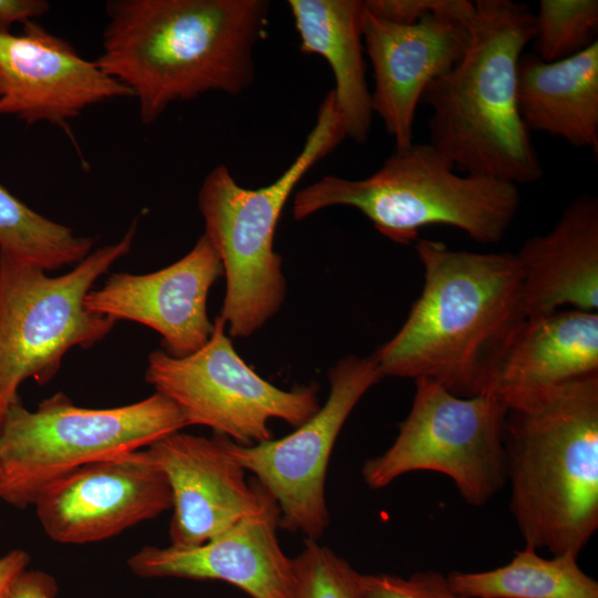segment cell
Instances as JSON below:
<instances>
[{
    "label": "cell",
    "instance_id": "484cf974",
    "mask_svg": "<svg viewBox=\"0 0 598 598\" xmlns=\"http://www.w3.org/2000/svg\"><path fill=\"white\" fill-rule=\"evenodd\" d=\"M358 598H465L450 586L447 576L436 570L409 577L391 574H360Z\"/></svg>",
    "mask_w": 598,
    "mask_h": 598
},
{
    "label": "cell",
    "instance_id": "7c38bea8",
    "mask_svg": "<svg viewBox=\"0 0 598 598\" xmlns=\"http://www.w3.org/2000/svg\"><path fill=\"white\" fill-rule=\"evenodd\" d=\"M33 506L48 537L80 545L157 517L172 508V492L142 448L78 467L48 485Z\"/></svg>",
    "mask_w": 598,
    "mask_h": 598
},
{
    "label": "cell",
    "instance_id": "7a4b0ae2",
    "mask_svg": "<svg viewBox=\"0 0 598 598\" xmlns=\"http://www.w3.org/2000/svg\"><path fill=\"white\" fill-rule=\"evenodd\" d=\"M269 10L267 0L110 1L96 62L130 89L148 125L173 103L247 90Z\"/></svg>",
    "mask_w": 598,
    "mask_h": 598
},
{
    "label": "cell",
    "instance_id": "8992f818",
    "mask_svg": "<svg viewBox=\"0 0 598 598\" xmlns=\"http://www.w3.org/2000/svg\"><path fill=\"white\" fill-rule=\"evenodd\" d=\"M347 137L334 94L329 91L301 152L275 182L249 189L226 165L213 168L198 192L204 235L218 254L226 290L220 316L233 338H247L281 308L287 292L282 258L275 251L278 220L302 177Z\"/></svg>",
    "mask_w": 598,
    "mask_h": 598
},
{
    "label": "cell",
    "instance_id": "277c9868",
    "mask_svg": "<svg viewBox=\"0 0 598 598\" xmlns=\"http://www.w3.org/2000/svg\"><path fill=\"white\" fill-rule=\"evenodd\" d=\"M461 60L427 85L430 141L462 174L515 185L544 169L517 105V66L535 38L534 14L511 0H477Z\"/></svg>",
    "mask_w": 598,
    "mask_h": 598
},
{
    "label": "cell",
    "instance_id": "3957f363",
    "mask_svg": "<svg viewBox=\"0 0 598 598\" xmlns=\"http://www.w3.org/2000/svg\"><path fill=\"white\" fill-rule=\"evenodd\" d=\"M505 405L509 508L525 546L578 557L598 529V373Z\"/></svg>",
    "mask_w": 598,
    "mask_h": 598
},
{
    "label": "cell",
    "instance_id": "4dcf8cb0",
    "mask_svg": "<svg viewBox=\"0 0 598 598\" xmlns=\"http://www.w3.org/2000/svg\"><path fill=\"white\" fill-rule=\"evenodd\" d=\"M0 424H1V417H0ZM0 478H1V473H0Z\"/></svg>",
    "mask_w": 598,
    "mask_h": 598
},
{
    "label": "cell",
    "instance_id": "4fadbf2b",
    "mask_svg": "<svg viewBox=\"0 0 598 598\" xmlns=\"http://www.w3.org/2000/svg\"><path fill=\"white\" fill-rule=\"evenodd\" d=\"M126 96H133L130 89L35 20L23 23L20 34L0 33V114L70 134L69 122L82 111Z\"/></svg>",
    "mask_w": 598,
    "mask_h": 598
},
{
    "label": "cell",
    "instance_id": "30bf717a",
    "mask_svg": "<svg viewBox=\"0 0 598 598\" xmlns=\"http://www.w3.org/2000/svg\"><path fill=\"white\" fill-rule=\"evenodd\" d=\"M197 351L174 358L148 354L145 381L173 401L188 425H203L237 444L272 439L271 420L297 429L320 409L317 384L280 389L254 371L235 350L220 316Z\"/></svg>",
    "mask_w": 598,
    "mask_h": 598
},
{
    "label": "cell",
    "instance_id": "6da1fadb",
    "mask_svg": "<svg viewBox=\"0 0 598 598\" xmlns=\"http://www.w3.org/2000/svg\"><path fill=\"white\" fill-rule=\"evenodd\" d=\"M424 282L400 330L373 354L382 378L427 379L452 394L492 391L528 319L513 252H473L417 239Z\"/></svg>",
    "mask_w": 598,
    "mask_h": 598
},
{
    "label": "cell",
    "instance_id": "cb8c5ba5",
    "mask_svg": "<svg viewBox=\"0 0 598 598\" xmlns=\"http://www.w3.org/2000/svg\"><path fill=\"white\" fill-rule=\"evenodd\" d=\"M538 56L545 62L567 59L596 41L597 0H542L534 14Z\"/></svg>",
    "mask_w": 598,
    "mask_h": 598
},
{
    "label": "cell",
    "instance_id": "5bb4252c",
    "mask_svg": "<svg viewBox=\"0 0 598 598\" xmlns=\"http://www.w3.org/2000/svg\"><path fill=\"white\" fill-rule=\"evenodd\" d=\"M474 11L475 6L464 13H434L411 25L364 11L363 47L374 80L372 111L394 138L395 150L413 143L416 107L427 85L463 56Z\"/></svg>",
    "mask_w": 598,
    "mask_h": 598
},
{
    "label": "cell",
    "instance_id": "8fae6325",
    "mask_svg": "<svg viewBox=\"0 0 598 598\" xmlns=\"http://www.w3.org/2000/svg\"><path fill=\"white\" fill-rule=\"evenodd\" d=\"M323 405L292 433L254 445L224 437L229 455L272 496L279 527L318 540L329 525L326 476L331 452L350 413L383 378L371 357L348 355L328 372Z\"/></svg>",
    "mask_w": 598,
    "mask_h": 598
},
{
    "label": "cell",
    "instance_id": "d6986e66",
    "mask_svg": "<svg viewBox=\"0 0 598 598\" xmlns=\"http://www.w3.org/2000/svg\"><path fill=\"white\" fill-rule=\"evenodd\" d=\"M598 373V313L559 309L528 318L509 346L492 391L503 402Z\"/></svg>",
    "mask_w": 598,
    "mask_h": 598
},
{
    "label": "cell",
    "instance_id": "52a82bcc",
    "mask_svg": "<svg viewBox=\"0 0 598 598\" xmlns=\"http://www.w3.org/2000/svg\"><path fill=\"white\" fill-rule=\"evenodd\" d=\"M186 426L178 406L158 392L107 409L81 408L55 393L30 411L18 399L0 424V498L25 508L78 467L145 448Z\"/></svg>",
    "mask_w": 598,
    "mask_h": 598
},
{
    "label": "cell",
    "instance_id": "f1b7e54d",
    "mask_svg": "<svg viewBox=\"0 0 598 598\" xmlns=\"http://www.w3.org/2000/svg\"><path fill=\"white\" fill-rule=\"evenodd\" d=\"M49 10L45 0H0V33H9L12 24L43 17Z\"/></svg>",
    "mask_w": 598,
    "mask_h": 598
},
{
    "label": "cell",
    "instance_id": "83f0119b",
    "mask_svg": "<svg viewBox=\"0 0 598 598\" xmlns=\"http://www.w3.org/2000/svg\"><path fill=\"white\" fill-rule=\"evenodd\" d=\"M55 578L42 570L25 569L13 582L4 598H56Z\"/></svg>",
    "mask_w": 598,
    "mask_h": 598
},
{
    "label": "cell",
    "instance_id": "9a60e30c",
    "mask_svg": "<svg viewBox=\"0 0 598 598\" xmlns=\"http://www.w3.org/2000/svg\"><path fill=\"white\" fill-rule=\"evenodd\" d=\"M221 275L220 258L203 234L184 257L163 269L113 274L86 295L84 306L115 321L152 328L161 336L165 353L183 358L200 349L213 333L207 298Z\"/></svg>",
    "mask_w": 598,
    "mask_h": 598
},
{
    "label": "cell",
    "instance_id": "5b68a950",
    "mask_svg": "<svg viewBox=\"0 0 598 598\" xmlns=\"http://www.w3.org/2000/svg\"><path fill=\"white\" fill-rule=\"evenodd\" d=\"M331 206L361 212L399 245L417 240L422 228L446 225L481 244L503 239L520 206L517 185L458 174L429 143L395 152L363 179L327 175L293 196L292 216L302 220Z\"/></svg>",
    "mask_w": 598,
    "mask_h": 598
},
{
    "label": "cell",
    "instance_id": "44dd1931",
    "mask_svg": "<svg viewBox=\"0 0 598 598\" xmlns=\"http://www.w3.org/2000/svg\"><path fill=\"white\" fill-rule=\"evenodd\" d=\"M288 7L300 38V51L321 55L332 71V92L347 137L365 143L373 111L364 61V1L289 0Z\"/></svg>",
    "mask_w": 598,
    "mask_h": 598
},
{
    "label": "cell",
    "instance_id": "4316f807",
    "mask_svg": "<svg viewBox=\"0 0 598 598\" xmlns=\"http://www.w3.org/2000/svg\"><path fill=\"white\" fill-rule=\"evenodd\" d=\"M365 10L390 23L411 25L434 13H464L473 9L467 0H365Z\"/></svg>",
    "mask_w": 598,
    "mask_h": 598
},
{
    "label": "cell",
    "instance_id": "2e32d148",
    "mask_svg": "<svg viewBox=\"0 0 598 598\" xmlns=\"http://www.w3.org/2000/svg\"><path fill=\"white\" fill-rule=\"evenodd\" d=\"M145 448L171 487V546L206 543L258 513L269 495L256 480L246 481V471L229 455L220 435L179 431Z\"/></svg>",
    "mask_w": 598,
    "mask_h": 598
},
{
    "label": "cell",
    "instance_id": "ffe728a7",
    "mask_svg": "<svg viewBox=\"0 0 598 598\" xmlns=\"http://www.w3.org/2000/svg\"><path fill=\"white\" fill-rule=\"evenodd\" d=\"M517 105L530 133H547L597 155L598 41L555 62L523 54L517 66Z\"/></svg>",
    "mask_w": 598,
    "mask_h": 598
},
{
    "label": "cell",
    "instance_id": "e0dca14e",
    "mask_svg": "<svg viewBox=\"0 0 598 598\" xmlns=\"http://www.w3.org/2000/svg\"><path fill=\"white\" fill-rule=\"evenodd\" d=\"M279 509L269 494L261 509L194 547L144 546L127 565L141 578L220 580L251 598H292V558L278 540Z\"/></svg>",
    "mask_w": 598,
    "mask_h": 598
},
{
    "label": "cell",
    "instance_id": "7402d4cb",
    "mask_svg": "<svg viewBox=\"0 0 598 598\" xmlns=\"http://www.w3.org/2000/svg\"><path fill=\"white\" fill-rule=\"evenodd\" d=\"M577 558H544L524 546L501 567L446 576L451 588L465 598H598L597 580L582 571Z\"/></svg>",
    "mask_w": 598,
    "mask_h": 598
},
{
    "label": "cell",
    "instance_id": "f546056e",
    "mask_svg": "<svg viewBox=\"0 0 598 598\" xmlns=\"http://www.w3.org/2000/svg\"><path fill=\"white\" fill-rule=\"evenodd\" d=\"M31 558L20 548L0 557V598H4L17 578L27 569Z\"/></svg>",
    "mask_w": 598,
    "mask_h": 598
},
{
    "label": "cell",
    "instance_id": "ac0fdd59",
    "mask_svg": "<svg viewBox=\"0 0 598 598\" xmlns=\"http://www.w3.org/2000/svg\"><path fill=\"white\" fill-rule=\"evenodd\" d=\"M515 257L528 318L563 307L597 312V198H575L548 233L529 237Z\"/></svg>",
    "mask_w": 598,
    "mask_h": 598
},
{
    "label": "cell",
    "instance_id": "d4e9b609",
    "mask_svg": "<svg viewBox=\"0 0 598 598\" xmlns=\"http://www.w3.org/2000/svg\"><path fill=\"white\" fill-rule=\"evenodd\" d=\"M292 569V598H358L360 574L317 540H305Z\"/></svg>",
    "mask_w": 598,
    "mask_h": 598
},
{
    "label": "cell",
    "instance_id": "ba28073f",
    "mask_svg": "<svg viewBox=\"0 0 598 598\" xmlns=\"http://www.w3.org/2000/svg\"><path fill=\"white\" fill-rule=\"evenodd\" d=\"M133 223L114 244L90 252L70 272L49 277L43 269L0 251V417L19 399L20 384L50 381L65 353L104 339L115 320L84 306L94 282L128 255Z\"/></svg>",
    "mask_w": 598,
    "mask_h": 598
},
{
    "label": "cell",
    "instance_id": "603a6c76",
    "mask_svg": "<svg viewBox=\"0 0 598 598\" xmlns=\"http://www.w3.org/2000/svg\"><path fill=\"white\" fill-rule=\"evenodd\" d=\"M94 240L37 213L0 185V251L44 271L79 264Z\"/></svg>",
    "mask_w": 598,
    "mask_h": 598
},
{
    "label": "cell",
    "instance_id": "9c48e42d",
    "mask_svg": "<svg viewBox=\"0 0 598 598\" xmlns=\"http://www.w3.org/2000/svg\"><path fill=\"white\" fill-rule=\"evenodd\" d=\"M414 382L408 416L392 445L363 463V481L380 489L406 473L432 471L451 478L467 504L485 505L507 482L505 403L495 393L461 398L434 381Z\"/></svg>",
    "mask_w": 598,
    "mask_h": 598
}]
</instances>
